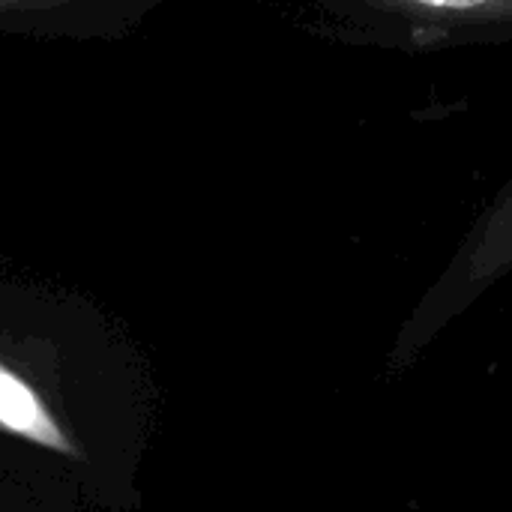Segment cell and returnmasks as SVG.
<instances>
[{
    "mask_svg": "<svg viewBox=\"0 0 512 512\" xmlns=\"http://www.w3.org/2000/svg\"><path fill=\"white\" fill-rule=\"evenodd\" d=\"M147 360L93 303L0 279V477L51 512H138Z\"/></svg>",
    "mask_w": 512,
    "mask_h": 512,
    "instance_id": "obj_1",
    "label": "cell"
},
{
    "mask_svg": "<svg viewBox=\"0 0 512 512\" xmlns=\"http://www.w3.org/2000/svg\"><path fill=\"white\" fill-rule=\"evenodd\" d=\"M354 42L432 54L512 45V0H306Z\"/></svg>",
    "mask_w": 512,
    "mask_h": 512,
    "instance_id": "obj_2",
    "label": "cell"
},
{
    "mask_svg": "<svg viewBox=\"0 0 512 512\" xmlns=\"http://www.w3.org/2000/svg\"><path fill=\"white\" fill-rule=\"evenodd\" d=\"M512 267V177L501 186L495 201L480 213L468 231L447 276L426 300V309H438L432 321L471 303L480 291L498 282Z\"/></svg>",
    "mask_w": 512,
    "mask_h": 512,
    "instance_id": "obj_3",
    "label": "cell"
},
{
    "mask_svg": "<svg viewBox=\"0 0 512 512\" xmlns=\"http://www.w3.org/2000/svg\"><path fill=\"white\" fill-rule=\"evenodd\" d=\"M81 0H0V18H45L72 9Z\"/></svg>",
    "mask_w": 512,
    "mask_h": 512,
    "instance_id": "obj_4",
    "label": "cell"
},
{
    "mask_svg": "<svg viewBox=\"0 0 512 512\" xmlns=\"http://www.w3.org/2000/svg\"><path fill=\"white\" fill-rule=\"evenodd\" d=\"M0 512H51L45 510L36 498H30L27 492H21L18 486H12L9 480L0 477Z\"/></svg>",
    "mask_w": 512,
    "mask_h": 512,
    "instance_id": "obj_5",
    "label": "cell"
}]
</instances>
